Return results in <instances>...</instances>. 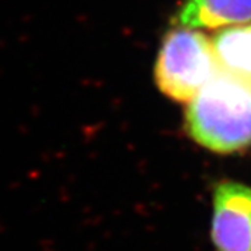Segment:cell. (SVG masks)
Segmentation results:
<instances>
[{
    "mask_svg": "<svg viewBox=\"0 0 251 251\" xmlns=\"http://www.w3.org/2000/svg\"><path fill=\"white\" fill-rule=\"evenodd\" d=\"M186 128L198 144L221 153L251 144V81L218 72L188 100Z\"/></svg>",
    "mask_w": 251,
    "mask_h": 251,
    "instance_id": "6da1fadb",
    "label": "cell"
},
{
    "mask_svg": "<svg viewBox=\"0 0 251 251\" xmlns=\"http://www.w3.org/2000/svg\"><path fill=\"white\" fill-rule=\"evenodd\" d=\"M218 72L211 41L190 28L169 31L155 64L158 88L169 98L188 102Z\"/></svg>",
    "mask_w": 251,
    "mask_h": 251,
    "instance_id": "7a4b0ae2",
    "label": "cell"
},
{
    "mask_svg": "<svg viewBox=\"0 0 251 251\" xmlns=\"http://www.w3.org/2000/svg\"><path fill=\"white\" fill-rule=\"evenodd\" d=\"M211 236L218 251H251V188L233 181L215 188Z\"/></svg>",
    "mask_w": 251,
    "mask_h": 251,
    "instance_id": "3957f363",
    "label": "cell"
},
{
    "mask_svg": "<svg viewBox=\"0 0 251 251\" xmlns=\"http://www.w3.org/2000/svg\"><path fill=\"white\" fill-rule=\"evenodd\" d=\"M183 28H218L251 21V0H186L176 16Z\"/></svg>",
    "mask_w": 251,
    "mask_h": 251,
    "instance_id": "277c9868",
    "label": "cell"
},
{
    "mask_svg": "<svg viewBox=\"0 0 251 251\" xmlns=\"http://www.w3.org/2000/svg\"><path fill=\"white\" fill-rule=\"evenodd\" d=\"M211 45L219 70L251 81V25L224 29Z\"/></svg>",
    "mask_w": 251,
    "mask_h": 251,
    "instance_id": "5b68a950",
    "label": "cell"
}]
</instances>
